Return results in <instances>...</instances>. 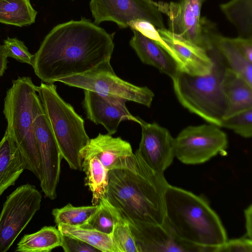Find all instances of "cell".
I'll list each match as a JSON object with an SVG mask.
<instances>
[{
  "label": "cell",
  "mask_w": 252,
  "mask_h": 252,
  "mask_svg": "<svg viewBox=\"0 0 252 252\" xmlns=\"http://www.w3.org/2000/svg\"><path fill=\"white\" fill-rule=\"evenodd\" d=\"M114 33L82 18L54 27L34 55L35 75L44 83L86 72L110 60Z\"/></svg>",
  "instance_id": "obj_1"
},
{
  "label": "cell",
  "mask_w": 252,
  "mask_h": 252,
  "mask_svg": "<svg viewBox=\"0 0 252 252\" xmlns=\"http://www.w3.org/2000/svg\"><path fill=\"white\" fill-rule=\"evenodd\" d=\"M134 171H109L106 197L125 217L155 224L165 220V192L169 184L163 174L150 168L135 152Z\"/></svg>",
  "instance_id": "obj_2"
},
{
  "label": "cell",
  "mask_w": 252,
  "mask_h": 252,
  "mask_svg": "<svg viewBox=\"0 0 252 252\" xmlns=\"http://www.w3.org/2000/svg\"><path fill=\"white\" fill-rule=\"evenodd\" d=\"M164 202L165 220L181 240L209 248L228 240L220 219L204 198L169 184Z\"/></svg>",
  "instance_id": "obj_3"
},
{
  "label": "cell",
  "mask_w": 252,
  "mask_h": 252,
  "mask_svg": "<svg viewBox=\"0 0 252 252\" xmlns=\"http://www.w3.org/2000/svg\"><path fill=\"white\" fill-rule=\"evenodd\" d=\"M207 54L213 62L210 73L191 75L178 70L172 80L176 96L183 106L220 127L227 109L222 87L226 63L218 46Z\"/></svg>",
  "instance_id": "obj_4"
},
{
  "label": "cell",
  "mask_w": 252,
  "mask_h": 252,
  "mask_svg": "<svg viewBox=\"0 0 252 252\" xmlns=\"http://www.w3.org/2000/svg\"><path fill=\"white\" fill-rule=\"evenodd\" d=\"M37 93L30 77L12 80L4 99L3 114L6 130L16 144L25 169L41 180L40 160L33 126L32 105Z\"/></svg>",
  "instance_id": "obj_5"
},
{
  "label": "cell",
  "mask_w": 252,
  "mask_h": 252,
  "mask_svg": "<svg viewBox=\"0 0 252 252\" xmlns=\"http://www.w3.org/2000/svg\"><path fill=\"white\" fill-rule=\"evenodd\" d=\"M37 93L62 158L71 169L82 170L80 152L90 139L83 119L60 96L54 83L41 82Z\"/></svg>",
  "instance_id": "obj_6"
},
{
  "label": "cell",
  "mask_w": 252,
  "mask_h": 252,
  "mask_svg": "<svg viewBox=\"0 0 252 252\" xmlns=\"http://www.w3.org/2000/svg\"><path fill=\"white\" fill-rule=\"evenodd\" d=\"M110 61H104L86 72L62 78L57 82L150 107L154 97L153 92L146 86H137L121 79L114 72Z\"/></svg>",
  "instance_id": "obj_7"
},
{
  "label": "cell",
  "mask_w": 252,
  "mask_h": 252,
  "mask_svg": "<svg viewBox=\"0 0 252 252\" xmlns=\"http://www.w3.org/2000/svg\"><path fill=\"white\" fill-rule=\"evenodd\" d=\"M42 195L33 185L18 187L3 204L0 214V252H6L40 209Z\"/></svg>",
  "instance_id": "obj_8"
},
{
  "label": "cell",
  "mask_w": 252,
  "mask_h": 252,
  "mask_svg": "<svg viewBox=\"0 0 252 252\" xmlns=\"http://www.w3.org/2000/svg\"><path fill=\"white\" fill-rule=\"evenodd\" d=\"M33 126L40 160V185L45 196L51 200L57 197V188L62 158L59 147L38 95L32 105Z\"/></svg>",
  "instance_id": "obj_9"
},
{
  "label": "cell",
  "mask_w": 252,
  "mask_h": 252,
  "mask_svg": "<svg viewBox=\"0 0 252 252\" xmlns=\"http://www.w3.org/2000/svg\"><path fill=\"white\" fill-rule=\"evenodd\" d=\"M176 157L186 164L204 163L228 147L226 134L220 127L209 124L190 126L174 138Z\"/></svg>",
  "instance_id": "obj_10"
},
{
  "label": "cell",
  "mask_w": 252,
  "mask_h": 252,
  "mask_svg": "<svg viewBox=\"0 0 252 252\" xmlns=\"http://www.w3.org/2000/svg\"><path fill=\"white\" fill-rule=\"evenodd\" d=\"M89 5L97 25L111 21L125 29L130 21L144 20L157 29L165 28L162 13L153 0H91Z\"/></svg>",
  "instance_id": "obj_11"
},
{
  "label": "cell",
  "mask_w": 252,
  "mask_h": 252,
  "mask_svg": "<svg viewBox=\"0 0 252 252\" xmlns=\"http://www.w3.org/2000/svg\"><path fill=\"white\" fill-rule=\"evenodd\" d=\"M126 220L138 252H215L216 248L198 246L181 240L165 220L161 224Z\"/></svg>",
  "instance_id": "obj_12"
},
{
  "label": "cell",
  "mask_w": 252,
  "mask_h": 252,
  "mask_svg": "<svg viewBox=\"0 0 252 252\" xmlns=\"http://www.w3.org/2000/svg\"><path fill=\"white\" fill-rule=\"evenodd\" d=\"M157 29L160 37L156 42L172 58L178 70L191 75L210 72L213 62L205 50L166 28Z\"/></svg>",
  "instance_id": "obj_13"
},
{
  "label": "cell",
  "mask_w": 252,
  "mask_h": 252,
  "mask_svg": "<svg viewBox=\"0 0 252 252\" xmlns=\"http://www.w3.org/2000/svg\"><path fill=\"white\" fill-rule=\"evenodd\" d=\"M141 138L136 152L154 171L163 174L175 157L174 138L170 131L156 123L143 120Z\"/></svg>",
  "instance_id": "obj_14"
},
{
  "label": "cell",
  "mask_w": 252,
  "mask_h": 252,
  "mask_svg": "<svg viewBox=\"0 0 252 252\" xmlns=\"http://www.w3.org/2000/svg\"><path fill=\"white\" fill-rule=\"evenodd\" d=\"M206 0L156 2L159 10L168 18V30L204 50L201 32V11Z\"/></svg>",
  "instance_id": "obj_15"
},
{
  "label": "cell",
  "mask_w": 252,
  "mask_h": 252,
  "mask_svg": "<svg viewBox=\"0 0 252 252\" xmlns=\"http://www.w3.org/2000/svg\"><path fill=\"white\" fill-rule=\"evenodd\" d=\"M82 102L88 119L102 125L112 135L117 132L121 122L130 121L140 125L142 119L132 115L127 109L126 100L105 96L88 90H84Z\"/></svg>",
  "instance_id": "obj_16"
},
{
  "label": "cell",
  "mask_w": 252,
  "mask_h": 252,
  "mask_svg": "<svg viewBox=\"0 0 252 252\" xmlns=\"http://www.w3.org/2000/svg\"><path fill=\"white\" fill-rule=\"evenodd\" d=\"M82 160L96 157L109 171L115 169L135 168V157L130 144L120 137H113L107 134L99 133L95 138L90 139L81 150Z\"/></svg>",
  "instance_id": "obj_17"
},
{
  "label": "cell",
  "mask_w": 252,
  "mask_h": 252,
  "mask_svg": "<svg viewBox=\"0 0 252 252\" xmlns=\"http://www.w3.org/2000/svg\"><path fill=\"white\" fill-rule=\"evenodd\" d=\"M132 31L133 35L129 41V45L141 61L156 67L160 73L173 79L178 69L170 55L154 40L138 31Z\"/></svg>",
  "instance_id": "obj_18"
},
{
  "label": "cell",
  "mask_w": 252,
  "mask_h": 252,
  "mask_svg": "<svg viewBox=\"0 0 252 252\" xmlns=\"http://www.w3.org/2000/svg\"><path fill=\"white\" fill-rule=\"evenodd\" d=\"M222 87L227 105L223 118L252 107V86L228 66L224 72Z\"/></svg>",
  "instance_id": "obj_19"
},
{
  "label": "cell",
  "mask_w": 252,
  "mask_h": 252,
  "mask_svg": "<svg viewBox=\"0 0 252 252\" xmlns=\"http://www.w3.org/2000/svg\"><path fill=\"white\" fill-rule=\"evenodd\" d=\"M25 169L19 149L6 129L0 141V195L14 185Z\"/></svg>",
  "instance_id": "obj_20"
},
{
  "label": "cell",
  "mask_w": 252,
  "mask_h": 252,
  "mask_svg": "<svg viewBox=\"0 0 252 252\" xmlns=\"http://www.w3.org/2000/svg\"><path fill=\"white\" fill-rule=\"evenodd\" d=\"M82 170L85 174V186L92 194V203L97 205L106 197L109 183V170L95 157L82 160Z\"/></svg>",
  "instance_id": "obj_21"
},
{
  "label": "cell",
  "mask_w": 252,
  "mask_h": 252,
  "mask_svg": "<svg viewBox=\"0 0 252 252\" xmlns=\"http://www.w3.org/2000/svg\"><path fill=\"white\" fill-rule=\"evenodd\" d=\"M220 7L236 28L239 37L252 38V0H231Z\"/></svg>",
  "instance_id": "obj_22"
},
{
  "label": "cell",
  "mask_w": 252,
  "mask_h": 252,
  "mask_svg": "<svg viewBox=\"0 0 252 252\" xmlns=\"http://www.w3.org/2000/svg\"><path fill=\"white\" fill-rule=\"evenodd\" d=\"M61 233L55 226H44L39 231L25 235L17 244L16 252H49L60 246Z\"/></svg>",
  "instance_id": "obj_23"
},
{
  "label": "cell",
  "mask_w": 252,
  "mask_h": 252,
  "mask_svg": "<svg viewBox=\"0 0 252 252\" xmlns=\"http://www.w3.org/2000/svg\"><path fill=\"white\" fill-rule=\"evenodd\" d=\"M37 11L30 0H0V23L23 27L35 22Z\"/></svg>",
  "instance_id": "obj_24"
},
{
  "label": "cell",
  "mask_w": 252,
  "mask_h": 252,
  "mask_svg": "<svg viewBox=\"0 0 252 252\" xmlns=\"http://www.w3.org/2000/svg\"><path fill=\"white\" fill-rule=\"evenodd\" d=\"M218 47L228 67L241 75L252 86V63L234 45L229 37L221 35Z\"/></svg>",
  "instance_id": "obj_25"
},
{
  "label": "cell",
  "mask_w": 252,
  "mask_h": 252,
  "mask_svg": "<svg viewBox=\"0 0 252 252\" xmlns=\"http://www.w3.org/2000/svg\"><path fill=\"white\" fill-rule=\"evenodd\" d=\"M58 229L62 234L80 239L102 252H115L111 234L80 227L60 224Z\"/></svg>",
  "instance_id": "obj_26"
},
{
  "label": "cell",
  "mask_w": 252,
  "mask_h": 252,
  "mask_svg": "<svg viewBox=\"0 0 252 252\" xmlns=\"http://www.w3.org/2000/svg\"><path fill=\"white\" fill-rule=\"evenodd\" d=\"M118 213V209L110 203L106 197H104L100 200L95 212L80 227L111 234Z\"/></svg>",
  "instance_id": "obj_27"
},
{
  "label": "cell",
  "mask_w": 252,
  "mask_h": 252,
  "mask_svg": "<svg viewBox=\"0 0 252 252\" xmlns=\"http://www.w3.org/2000/svg\"><path fill=\"white\" fill-rule=\"evenodd\" d=\"M97 207L98 204L75 207L68 203L62 208L53 209L52 214L57 225L63 224L80 227L87 221Z\"/></svg>",
  "instance_id": "obj_28"
},
{
  "label": "cell",
  "mask_w": 252,
  "mask_h": 252,
  "mask_svg": "<svg viewBox=\"0 0 252 252\" xmlns=\"http://www.w3.org/2000/svg\"><path fill=\"white\" fill-rule=\"evenodd\" d=\"M118 210V219L111 234L115 251L138 252L128 222L121 211Z\"/></svg>",
  "instance_id": "obj_29"
},
{
  "label": "cell",
  "mask_w": 252,
  "mask_h": 252,
  "mask_svg": "<svg viewBox=\"0 0 252 252\" xmlns=\"http://www.w3.org/2000/svg\"><path fill=\"white\" fill-rule=\"evenodd\" d=\"M232 130L240 136L249 138L252 136V107L239 111L223 118L220 127Z\"/></svg>",
  "instance_id": "obj_30"
},
{
  "label": "cell",
  "mask_w": 252,
  "mask_h": 252,
  "mask_svg": "<svg viewBox=\"0 0 252 252\" xmlns=\"http://www.w3.org/2000/svg\"><path fill=\"white\" fill-rule=\"evenodd\" d=\"M7 57L26 63L32 67L34 64V55L32 54L24 42L16 38L7 37L3 42Z\"/></svg>",
  "instance_id": "obj_31"
},
{
  "label": "cell",
  "mask_w": 252,
  "mask_h": 252,
  "mask_svg": "<svg viewBox=\"0 0 252 252\" xmlns=\"http://www.w3.org/2000/svg\"><path fill=\"white\" fill-rule=\"evenodd\" d=\"M252 239L243 236L227 240L216 248L215 252H252Z\"/></svg>",
  "instance_id": "obj_32"
},
{
  "label": "cell",
  "mask_w": 252,
  "mask_h": 252,
  "mask_svg": "<svg viewBox=\"0 0 252 252\" xmlns=\"http://www.w3.org/2000/svg\"><path fill=\"white\" fill-rule=\"evenodd\" d=\"M65 252H97L98 249L86 242L61 233V245Z\"/></svg>",
  "instance_id": "obj_33"
},
{
  "label": "cell",
  "mask_w": 252,
  "mask_h": 252,
  "mask_svg": "<svg viewBox=\"0 0 252 252\" xmlns=\"http://www.w3.org/2000/svg\"><path fill=\"white\" fill-rule=\"evenodd\" d=\"M234 45L252 63V38L238 36L230 38Z\"/></svg>",
  "instance_id": "obj_34"
},
{
  "label": "cell",
  "mask_w": 252,
  "mask_h": 252,
  "mask_svg": "<svg viewBox=\"0 0 252 252\" xmlns=\"http://www.w3.org/2000/svg\"><path fill=\"white\" fill-rule=\"evenodd\" d=\"M245 227L246 229V236L252 239V205H250L244 210Z\"/></svg>",
  "instance_id": "obj_35"
},
{
  "label": "cell",
  "mask_w": 252,
  "mask_h": 252,
  "mask_svg": "<svg viewBox=\"0 0 252 252\" xmlns=\"http://www.w3.org/2000/svg\"><path fill=\"white\" fill-rule=\"evenodd\" d=\"M7 58L3 45L0 44V77L3 75L7 68Z\"/></svg>",
  "instance_id": "obj_36"
}]
</instances>
